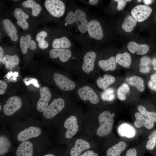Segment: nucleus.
<instances>
[{
    "label": "nucleus",
    "mask_w": 156,
    "mask_h": 156,
    "mask_svg": "<svg viewBox=\"0 0 156 156\" xmlns=\"http://www.w3.org/2000/svg\"><path fill=\"white\" fill-rule=\"evenodd\" d=\"M12 141L18 145L21 143L41 137L47 133L39 120L31 117L7 125Z\"/></svg>",
    "instance_id": "nucleus-1"
},
{
    "label": "nucleus",
    "mask_w": 156,
    "mask_h": 156,
    "mask_svg": "<svg viewBox=\"0 0 156 156\" xmlns=\"http://www.w3.org/2000/svg\"><path fill=\"white\" fill-rule=\"evenodd\" d=\"M23 102L17 96H12L6 101L2 108V113L1 115L0 125H8L14 122L27 118L34 117L30 115L21 111Z\"/></svg>",
    "instance_id": "nucleus-2"
},
{
    "label": "nucleus",
    "mask_w": 156,
    "mask_h": 156,
    "mask_svg": "<svg viewBox=\"0 0 156 156\" xmlns=\"http://www.w3.org/2000/svg\"><path fill=\"white\" fill-rule=\"evenodd\" d=\"M49 141L47 134L39 138L22 142L17 145L16 156H34L35 153L41 152L48 146Z\"/></svg>",
    "instance_id": "nucleus-3"
},
{
    "label": "nucleus",
    "mask_w": 156,
    "mask_h": 156,
    "mask_svg": "<svg viewBox=\"0 0 156 156\" xmlns=\"http://www.w3.org/2000/svg\"><path fill=\"white\" fill-rule=\"evenodd\" d=\"M65 101L62 98L54 99L43 112L39 120L43 127H48L51 121L64 108Z\"/></svg>",
    "instance_id": "nucleus-4"
},
{
    "label": "nucleus",
    "mask_w": 156,
    "mask_h": 156,
    "mask_svg": "<svg viewBox=\"0 0 156 156\" xmlns=\"http://www.w3.org/2000/svg\"><path fill=\"white\" fill-rule=\"evenodd\" d=\"M114 116V113L111 114L108 110L105 111L99 114L98 119L100 125L96 132L97 135L102 137L110 134L113 128Z\"/></svg>",
    "instance_id": "nucleus-5"
},
{
    "label": "nucleus",
    "mask_w": 156,
    "mask_h": 156,
    "mask_svg": "<svg viewBox=\"0 0 156 156\" xmlns=\"http://www.w3.org/2000/svg\"><path fill=\"white\" fill-rule=\"evenodd\" d=\"M86 17V14L84 12L77 9L75 10V13L71 11L68 12L65 20L68 25L76 23L79 31L81 33H85L87 31L88 23Z\"/></svg>",
    "instance_id": "nucleus-6"
},
{
    "label": "nucleus",
    "mask_w": 156,
    "mask_h": 156,
    "mask_svg": "<svg viewBox=\"0 0 156 156\" xmlns=\"http://www.w3.org/2000/svg\"><path fill=\"white\" fill-rule=\"evenodd\" d=\"M14 144L7 125H1L0 130V155L3 156L8 153Z\"/></svg>",
    "instance_id": "nucleus-7"
},
{
    "label": "nucleus",
    "mask_w": 156,
    "mask_h": 156,
    "mask_svg": "<svg viewBox=\"0 0 156 156\" xmlns=\"http://www.w3.org/2000/svg\"><path fill=\"white\" fill-rule=\"evenodd\" d=\"M44 5L47 11L53 17H61L65 13V5L62 1L46 0L44 1Z\"/></svg>",
    "instance_id": "nucleus-8"
},
{
    "label": "nucleus",
    "mask_w": 156,
    "mask_h": 156,
    "mask_svg": "<svg viewBox=\"0 0 156 156\" xmlns=\"http://www.w3.org/2000/svg\"><path fill=\"white\" fill-rule=\"evenodd\" d=\"M40 98L37 101L36 108L38 112L42 113L49 105L51 96L49 89L46 86H43L40 89Z\"/></svg>",
    "instance_id": "nucleus-9"
},
{
    "label": "nucleus",
    "mask_w": 156,
    "mask_h": 156,
    "mask_svg": "<svg viewBox=\"0 0 156 156\" xmlns=\"http://www.w3.org/2000/svg\"><path fill=\"white\" fill-rule=\"evenodd\" d=\"M53 80L56 85L64 91H71L75 88V82L66 76L58 73H55Z\"/></svg>",
    "instance_id": "nucleus-10"
},
{
    "label": "nucleus",
    "mask_w": 156,
    "mask_h": 156,
    "mask_svg": "<svg viewBox=\"0 0 156 156\" xmlns=\"http://www.w3.org/2000/svg\"><path fill=\"white\" fill-rule=\"evenodd\" d=\"M152 9L147 5H139L135 6L131 11V14L138 22H142L150 16Z\"/></svg>",
    "instance_id": "nucleus-11"
},
{
    "label": "nucleus",
    "mask_w": 156,
    "mask_h": 156,
    "mask_svg": "<svg viewBox=\"0 0 156 156\" xmlns=\"http://www.w3.org/2000/svg\"><path fill=\"white\" fill-rule=\"evenodd\" d=\"M79 98L84 101H89L93 104H96L99 102L97 94L90 86H86L80 88L77 91Z\"/></svg>",
    "instance_id": "nucleus-12"
},
{
    "label": "nucleus",
    "mask_w": 156,
    "mask_h": 156,
    "mask_svg": "<svg viewBox=\"0 0 156 156\" xmlns=\"http://www.w3.org/2000/svg\"><path fill=\"white\" fill-rule=\"evenodd\" d=\"M64 128L67 130L65 133L66 138H72L77 132L79 126L77 118L74 116H71L64 121L63 125Z\"/></svg>",
    "instance_id": "nucleus-13"
},
{
    "label": "nucleus",
    "mask_w": 156,
    "mask_h": 156,
    "mask_svg": "<svg viewBox=\"0 0 156 156\" xmlns=\"http://www.w3.org/2000/svg\"><path fill=\"white\" fill-rule=\"evenodd\" d=\"M87 31L89 35L97 40H101L103 37V32L99 22L95 20L89 22L88 24Z\"/></svg>",
    "instance_id": "nucleus-14"
},
{
    "label": "nucleus",
    "mask_w": 156,
    "mask_h": 156,
    "mask_svg": "<svg viewBox=\"0 0 156 156\" xmlns=\"http://www.w3.org/2000/svg\"><path fill=\"white\" fill-rule=\"evenodd\" d=\"M96 57V53L93 51H89L85 54L82 66V70L84 73L89 74L93 71Z\"/></svg>",
    "instance_id": "nucleus-15"
},
{
    "label": "nucleus",
    "mask_w": 156,
    "mask_h": 156,
    "mask_svg": "<svg viewBox=\"0 0 156 156\" xmlns=\"http://www.w3.org/2000/svg\"><path fill=\"white\" fill-rule=\"evenodd\" d=\"M71 55V51L68 49L53 48L49 52V55L51 58L53 59L59 58L60 61L63 62H67Z\"/></svg>",
    "instance_id": "nucleus-16"
},
{
    "label": "nucleus",
    "mask_w": 156,
    "mask_h": 156,
    "mask_svg": "<svg viewBox=\"0 0 156 156\" xmlns=\"http://www.w3.org/2000/svg\"><path fill=\"white\" fill-rule=\"evenodd\" d=\"M3 29L11 40L16 41L18 39L16 27L13 23L7 18L3 19L2 22Z\"/></svg>",
    "instance_id": "nucleus-17"
},
{
    "label": "nucleus",
    "mask_w": 156,
    "mask_h": 156,
    "mask_svg": "<svg viewBox=\"0 0 156 156\" xmlns=\"http://www.w3.org/2000/svg\"><path fill=\"white\" fill-rule=\"evenodd\" d=\"M19 46L22 52L25 54L29 48L31 50H35L36 48L35 42L31 40V36L28 34L25 36H22L20 38Z\"/></svg>",
    "instance_id": "nucleus-18"
},
{
    "label": "nucleus",
    "mask_w": 156,
    "mask_h": 156,
    "mask_svg": "<svg viewBox=\"0 0 156 156\" xmlns=\"http://www.w3.org/2000/svg\"><path fill=\"white\" fill-rule=\"evenodd\" d=\"M13 14L17 20V24L23 29H28L29 25L27 20L29 18V16L20 8H16Z\"/></svg>",
    "instance_id": "nucleus-19"
},
{
    "label": "nucleus",
    "mask_w": 156,
    "mask_h": 156,
    "mask_svg": "<svg viewBox=\"0 0 156 156\" xmlns=\"http://www.w3.org/2000/svg\"><path fill=\"white\" fill-rule=\"evenodd\" d=\"M134 116L136 120L134 124L136 128H140L144 126L148 129H151L154 127L155 122L146 118L140 113H135Z\"/></svg>",
    "instance_id": "nucleus-20"
},
{
    "label": "nucleus",
    "mask_w": 156,
    "mask_h": 156,
    "mask_svg": "<svg viewBox=\"0 0 156 156\" xmlns=\"http://www.w3.org/2000/svg\"><path fill=\"white\" fill-rule=\"evenodd\" d=\"M127 48L129 51L132 53L136 52L138 55H144L148 51L149 48L148 45L146 44H139L133 41L129 42Z\"/></svg>",
    "instance_id": "nucleus-21"
},
{
    "label": "nucleus",
    "mask_w": 156,
    "mask_h": 156,
    "mask_svg": "<svg viewBox=\"0 0 156 156\" xmlns=\"http://www.w3.org/2000/svg\"><path fill=\"white\" fill-rule=\"evenodd\" d=\"M90 145L86 141L81 139H77L70 151L71 156H79L81 152L90 148Z\"/></svg>",
    "instance_id": "nucleus-22"
},
{
    "label": "nucleus",
    "mask_w": 156,
    "mask_h": 156,
    "mask_svg": "<svg viewBox=\"0 0 156 156\" xmlns=\"http://www.w3.org/2000/svg\"><path fill=\"white\" fill-rule=\"evenodd\" d=\"M127 146V145L125 142L120 141L107 150L106 156H120Z\"/></svg>",
    "instance_id": "nucleus-23"
},
{
    "label": "nucleus",
    "mask_w": 156,
    "mask_h": 156,
    "mask_svg": "<svg viewBox=\"0 0 156 156\" xmlns=\"http://www.w3.org/2000/svg\"><path fill=\"white\" fill-rule=\"evenodd\" d=\"M98 64L100 68L105 71H114L116 69V57L113 56L107 60H101L99 61Z\"/></svg>",
    "instance_id": "nucleus-24"
},
{
    "label": "nucleus",
    "mask_w": 156,
    "mask_h": 156,
    "mask_svg": "<svg viewBox=\"0 0 156 156\" xmlns=\"http://www.w3.org/2000/svg\"><path fill=\"white\" fill-rule=\"evenodd\" d=\"M115 78L113 76L107 74H105L103 77H99L96 82L98 87L102 90H105L109 86L115 81Z\"/></svg>",
    "instance_id": "nucleus-25"
},
{
    "label": "nucleus",
    "mask_w": 156,
    "mask_h": 156,
    "mask_svg": "<svg viewBox=\"0 0 156 156\" xmlns=\"http://www.w3.org/2000/svg\"><path fill=\"white\" fill-rule=\"evenodd\" d=\"M19 61V59L16 55H12L7 54L4 56L2 62L5 65L6 68L11 70L18 64Z\"/></svg>",
    "instance_id": "nucleus-26"
},
{
    "label": "nucleus",
    "mask_w": 156,
    "mask_h": 156,
    "mask_svg": "<svg viewBox=\"0 0 156 156\" xmlns=\"http://www.w3.org/2000/svg\"><path fill=\"white\" fill-rule=\"evenodd\" d=\"M125 80L129 84L135 87L140 92H142L144 90V81L140 77L136 75L127 77Z\"/></svg>",
    "instance_id": "nucleus-27"
},
{
    "label": "nucleus",
    "mask_w": 156,
    "mask_h": 156,
    "mask_svg": "<svg viewBox=\"0 0 156 156\" xmlns=\"http://www.w3.org/2000/svg\"><path fill=\"white\" fill-rule=\"evenodd\" d=\"M117 63L125 68H129L130 66L132 59L130 54L127 52L123 53H118L116 57Z\"/></svg>",
    "instance_id": "nucleus-28"
},
{
    "label": "nucleus",
    "mask_w": 156,
    "mask_h": 156,
    "mask_svg": "<svg viewBox=\"0 0 156 156\" xmlns=\"http://www.w3.org/2000/svg\"><path fill=\"white\" fill-rule=\"evenodd\" d=\"M71 45L70 41L65 36L55 39L53 41L52 46L54 49H66Z\"/></svg>",
    "instance_id": "nucleus-29"
},
{
    "label": "nucleus",
    "mask_w": 156,
    "mask_h": 156,
    "mask_svg": "<svg viewBox=\"0 0 156 156\" xmlns=\"http://www.w3.org/2000/svg\"><path fill=\"white\" fill-rule=\"evenodd\" d=\"M23 6L32 9V14L34 16H37L40 13L42 8L41 5L33 0H27L22 3Z\"/></svg>",
    "instance_id": "nucleus-30"
},
{
    "label": "nucleus",
    "mask_w": 156,
    "mask_h": 156,
    "mask_svg": "<svg viewBox=\"0 0 156 156\" xmlns=\"http://www.w3.org/2000/svg\"><path fill=\"white\" fill-rule=\"evenodd\" d=\"M137 23V20L132 15L128 16L122 24V28L125 32H130L133 30Z\"/></svg>",
    "instance_id": "nucleus-31"
},
{
    "label": "nucleus",
    "mask_w": 156,
    "mask_h": 156,
    "mask_svg": "<svg viewBox=\"0 0 156 156\" xmlns=\"http://www.w3.org/2000/svg\"><path fill=\"white\" fill-rule=\"evenodd\" d=\"M47 35L46 32L42 31L38 32L36 36V40L38 42V46L41 49H46L49 47L48 43L45 40Z\"/></svg>",
    "instance_id": "nucleus-32"
},
{
    "label": "nucleus",
    "mask_w": 156,
    "mask_h": 156,
    "mask_svg": "<svg viewBox=\"0 0 156 156\" xmlns=\"http://www.w3.org/2000/svg\"><path fill=\"white\" fill-rule=\"evenodd\" d=\"M137 108L139 113L146 118L154 122H156V112H149L142 105H138Z\"/></svg>",
    "instance_id": "nucleus-33"
},
{
    "label": "nucleus",
    "mask_w": 156,
    "mask_h": 156,
    "mask_svg": "<svg viewBox=\"0 0 156 156\" xmlns=\"http://www.w3.org/2000/svg\"><path fill=\"white\" fill-rule=\"evenodd\" d=\"M118 132L120 135L128 138L133 137L135 133L134 129L128 124L121 125L119 128Z\"/></svg>",
    "instance_id": "nucleus-34"
},
{
    "label": "nucleus",
    "mask_w": 156,
    "mask_h": 156,
    "mask_svg": "<svg viewBox=\"0 0 156 156\" xmlns=\"http://www.w3.org/2000/svg\"><path fill=\"white\" fill-rule=\"evenodd\" d=\"M130 90L128 85L126 83H123L118 88L117 96L118 99L120 101H124L126 99V95Z\"/></svg>",
    "instance_id": "nucleus-35"
},
{
    "label": "nucleus",
    "mask_w": 156,
    "mask_h": 156,
    "mask_svg": "<svg viewBox=\"0 0 156 156\" xmlns=\"http://www.w3.org/2000/svg\"><path fill=\"white\" fill-rule=\"evenodd\" d=\"M156 146V130L154 131L149 136V139L146 145V149L149 151H152Z\"/></svg>",
    "instance_id": "nucleus-36"
},
{
    "label": "nucleus",
    "mask_w": 156,
    "mask_h": 156,
    "mask_svg": "<svg viewBox=\"0 0 156 156\" xmlns=\"http://www.w3.org/2000/svg\"><path fill=\"white\" fill-rule=\"evenodd\" d=\"M105 91L101 95L102 99L104 101H112L115 97L114 93V90L112 88H109L105 90Z\"/></svg>",
    "instance_id": "nucleus-37"
},
{
    "label": "nucleus",
    "mask_w": 156,
    "mask_h": 156,
    "mask_svg": "<svg viewBox=\"0 0 156 156\" xmlns=\"http://www.w3.org/2000/svg\"><path fill=\"white\" fill-rule=\"evenodd\" d=\"M151 61V60L149 57L147 56H144L140 59V65L144 66H148Z\"/></svg>",
    "instance_id": "nucleus-38"
},
{
    "label": "nucleus",
    "mask_w": 156,
    "mask_h": 156,
    "mask_svg": "<svg viewBox=\"0 0 156 156\" xmlns=\"http://www.w3.org/2000/svg\"><path fill=\"white\" fill-rule=\"evenodd\" d=\"M114 1L117 2V9L118 11L123 10L126 4V1L125 0H114Z\"/></svg>",
    "instance_id": "nucleus-39"
},
{
    "label": "nucleus",
    "mask_w": 156,
    "mask_h": 156,
    "mask_svg": "<svg viewBox=\"0 0 156 156\" xmlns=\"http://www.w3.org/2000/svg\"><path fill=\"white\" fill-rule=\"evenodd\" d=\"M8 87L7 83L2 80H0V94H3L5 92Z\"/></svg>",
    "instance_id": "nucleus-40"
},
{
    "label": "nucleus",
    "mask_w": 156,
    "mask_h": 156,
    "mask_svg": "<svg viewBox=\"0 0 156 156\" xmlns=\"http://www.w3.org/2000/svg\"><path fill=\"white\" fill-rule=\"evenodd\" d=\"M125 156H138L137 151L134 148H130L126 151Z\"/></svg>",
    "instance_id": "nucleus-41"
},
{
    "label": "nucleus",
    "mask_w": 156,
    "mask_h": 156,
    "mask_svg": "<svg viewBox=\"0 0 156 156\" xmlns=\"http://www.w3.org/2000/svg\"><path fill=\"white\" fill-rule=\"evenodd\" d=\"M150 70L148 66H144L140 65V71L142 73H148Z\"/></svg>",
    "instance_id": "nucleus-42"
},
{
    "label": "nucleus",
    "mask_w": 156,
    "mask_h": 156,
    "mask_svg": "<svg viewBox=\"0 0 156 156\" xmlns=\"http://www.w3.org/2000/svg\"><path fill=\"white\" fill-rule=\"evenodd\" d=\"M80 156H98V154L91 150H88Z\"/></svg>",
    "instance_id": "nucleus-43"
},
{
    "label": "nucleus",
    "mask_w": 156,
    "mask_h": 156,
    "mask_svg": "<svg viewBox=\"0 0 156 156\" xmlns=\"http://www.w3.org/2000/svg\"><path fill=\"white\" fill-rule=\"evenodd\" d=\"M148 85L151 89L156 91V82L150 80L148 82Z\"/></svg>",
    "instance_id": "nucleus-44"
},
{
    "label": "nucleus",
    "mask_w": 156,
    "mask_h": 156,
    "mask_svg": "<svg viewBox=\"0 0 156 156\" xmlns=\"http://www.w3.org/2000/svg\"><path fill=\"white\" fill-rule=\"evenodd\" d=\"M4 50L1 46H0V63L2 62Z\"/></svg>",
    "instance_id": "nucleus-45"
},
{
    "label": "nucleus",
    "mask_w": 156,
    "mask_h": 156,
    "mask_svg": "<svg viewBox=\"0 0 156 156\" xmlns=\"http://www.w3.org/2000/svg\"><path fill=\"white\" fill-rule=\"evenodd\" d=\"M98 1V0H89V3L91 5H95L97 3Z\"/></svg>",
    "instance_id": "nucleus-46"
},
{
    "label": "nucleus",
    "mask_w": 156,
    "mask_h": 156,
    "mask_svg": "<svg viewBox=\"0 0 156 156\" xmlns=\"http://www.w3.org/2000/svg\"><path fill=\"white\" fill-rule=\"evenodd\" d=\"M150 79L152 81L156 82V73L152 75L151 76Z\"/></svg>",
    "instance_id": "nucleus-47"
},
{
    "label": "nucleus",
    "mask_w": 156,
    "mask_h": 156,
    "mask_svg": "<svg viewBox=\"0 0 156 156\" xmlns=\"http://www.w3.org/2000/svg\"><path fill=\"white\" fill-rule=\"evenodd\" d=\"M154 70H156V58L154 59L152 61Z\"/></svg>",
    "instance_id": "nucleus-48"
},
{
    "label": "nucleus",
    "mask_w": 156,
    "mask_h": 156,
    "mask_svg": "<svg viewBox=\"0 0 156 156\" xmlns=\"http://www.w3.org/2000/svg\"><path fill=\"white\" fill-rule=\"evenodd\" d=\"M144 3L146 5H148L151 3L152 2V0H144L143 1Z\"/></svg>",
    "instance_id": "nucleus-49"
},
{
    "label": "nucleus",
    "mask_w": 156,
    "mask_h": 156,
    "mask_svg": "<svg viewBox=\"0 0 156 156\" xmlns=\"http://www.w3.org/2000/svg\"><path fill=\"white\" fill-rule=\"evenodd\" d=\"M43 156H55L54 155L51 154H45L43 155Z\"/></svg>",
    "instance_id": "nucleus-50"
},
{
    "label": "nucleus",
    "mask_w": 156,
    "mask_h": 156,
    "mask_svg": "<svg viewBox=\"0 0 156 156\" xmlns=\"http://www.w3.org/2000/svg\"><path fill=\"white\" fill-rule=\"evenodd\" d=\"M2 106L1 104L0 105V112L1 111L2 109Z\"/></svg>",
    "instance_id": "nucleus-51"
},
{
    "label": "nucleus",
    "mask_w": 156,
    "mask_h": 156,
    "mask_svg": "<svg viewBox=\"0 0 156 156\" xmlns=\"http://www.w3.org/2000/svg\"><path fill=\"white\" fill-rule=\"evenodd\" d=\"M137 1L138 2H140L142 1V0H137Z\"/></svg>",
    "instance_id": "nucleus-52"
},
{
    "label": "nucleus",
    "mask_w": 156,
    "mask_h": 156,
    "mask_svg": "<svg viewBox=\"0 0 156 156\" xmlns=\"http://www.w3.org/2000/svg\"><path fill=\"white\" fill-rule=\"evenodd\" d=\"M126 1H131V0H125Z\"/></svg>",
    "instance_id": "nucleus-53"
}]
</instances>
